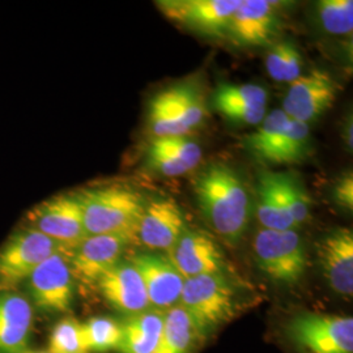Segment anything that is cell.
I'll use <instances>...</instances> for the list:
<instances>
[{"instance_id":"30","label":"cell","mask_w":353,"mask_h":353,"mask_svg":"<svg viewBox=\"0 0 353 353\" xmlns=\"http://www.w3.org/2000/svg\"><path fill=\"white\" fill-rule=\"evenodd\" d=\"M281 189L294 227L303 225L310 214L312 207V201L303 183L292 174L281 173Z\"/></svg>"},{"instance_id":"11","label":"cell","mask_w":353,"mask_h":353,"mask_svg":"<svg viewBox=\"0 0 353 353\" xmlns=\"http://www.w3.org/2000/svg\"><path fill=\"white\" fill-rule=\"evenodd\" d=\"M74 280L70 255L57 252L38 265L26 281L39 310L62 314L70 312L74 303Z\"/></svg>"},{"instance_id":"21","label":"cell","mask_w":353,"mask_h":353,"mask_svg":"<svg viewBox=\"0 0 353 353\" xmlns=\"http://www.w3.org/2000/svg\"><path fill=\"white\" fill-rule=\"evenodd\" d=\"M256 219L263 229L296 230L285 205L281 173L262 172L256 188Z\"/></svg>"},{"instance_id":"7","label":"cell","mask_w":353,"mask_h":353,"mask_svg":"<svg viewBox=\"0 0 353 353\" xmlns=\"http://www.w3.org/2000/svg\"><path fill=\"white\" fill-rule=\"evenodd\" d=\"M290 341L301 353H353V318L303 313L290 319Z\"/></svg>"},{"instance_id":"31","label":"cell","mask_w":353,"mask_h":353,"mask_svg":"<svg viewBox=\"0 0 353 353\" xmlns=\"http://www.w3.org/2000/svg\"><path fill=\"white\" fill-rule=\"evenodd\" d=\"M147 166L165 176H181L190 173L189 169L185 165L181 164L170 156L165 154L164 152L159 151L150 144L147 150V159H145Z\"/></svg>"},{"instance_id":"16","label":"cell","mask_w":353,"mask_h":353,"mask_svg":"<svg viewBox=\"0 0 353 353\" xmlns=\"http://www.w3.org/2000/svg\"><path fill=\"white\" fill-rule=\"evenodd\" d=\"M131 242L121 234L88 236L70 255L74 279L93 285L118 262Z\"/></svg>"},{"instance_id":"32","label":"cell","mask_w":353,"mask_h":353,"mask_svg":"<svg viewBox=\"0 0 353 353\" xmlns=\"http://www.w3.org/2000/svg\"><path fill=\"white\" fill-rule=\"evenodd\" d=\"M334 202L345 211L353 210V176L352 172L348 170L343 173L334 185L332 189Z\"/></svg>"},{"instance_id":"5","label":"cell","mask_w":353,"mask_h":353,"mask_svg":"<svg viewBox=\"0 0 353 353\" xmlns=\"http://www.w3.org/2000/svg\"><path fill=\"white\" fill-rule=\"evenodd\" d=\"M254 259L261 272L281 285H294L307 270V255L296 230L259 229L254 242Z\"/></svg>"},{"instance_id":"22","label":"cell","mask_w":353,"mask_h":353,"mask_svg":"<svg viewBox=\"0 0 353 353\" xmlns=\"http://www.w3.org/2000/svg\"><path fill=\"white\" fill-rule=\"evenodd\" d=\"M207 336L178 303L164 313V325L154 353H194Z\"/></svg>"},{"instance_id":"14","label":"cell","mask_w":353,"mask_h":353,"mask_svg":"<svg viewBox=\"0 0 353 353\" xmlns=\"http://www.w3.org/2000/svg\"><path fill=\"white\" fill-rule=\"evenodd\" d=\"M186 230L185 216L172 198H157L144 203L134 233V243L153 252L170 250Z\"/></svg>"},{"instance_id":"15","label":"cell","mask_w":353,"mask_h":353,"mask_svg":"<svg viewBox=\"0 0 353 353\" xmlns=\"http://www.w3.org/2000/svg\"><path fill=\"white\" fill-rule=\"evenodd\" d=\"M130 263L139 272L152 310L165 313L178 305L185 278L165 252H138Z\"/></svg>"},{"instance_id":"2","label":"cell","mask_w":353,"mask_h":353,"mask_svg":"<svg viewBox=\"0 0 353 353\" xmlns=\"http://www.w3.org/2000/svg\"><path fill=\"white\" fill-rule=\"evenodd\" d=\"M88 236L121 234L134 243V233L144 207L138 191L126 186H105L76 194Z\"/></svg>"},{"instance_id":"27","label":"cell","mask_w":353,"mask_h":353,"mask_svg":"<svg viewBox=\"0 0 353 353\" xmlns=\"http://www.w3.org/2000/svg\"><path fill=\"white\" fill-rule=\"evenodd\" d=\"M318 20L334 36H351L353 30L352 0H322L316 3Z\"/></svg>"},{"instance_id":"23","label":"cell","mask_w":353,"mask_h":353,"mask_svg":"<svg viewBox=\"0 0 353 353\" xmlns=\"http://www.w3.org/2000/svg\"><path fill=\"white\" fill-rule=\"evenodd\" d=\"M164 313L148 309L122 323L121 353H154L163 332Z\"/></svg>"},{"instance_id":"3","label":"cell","mask_w":353,"mask_h":353,"mask_svg":"<svg viewBox=\"0 0 353 353\" xmlns=\"http://www.w3.org/2000/svg\"><path fill=\"white\" fill-rule=\"evenodd\" d=\"M245 145L265 164H300L312 152L310 127L276 109L267 114L258 128L245 138Z\"/></svg>"},{"instance_id":"10","label":"cell","mask_w":353,"mask_h":353,"mask_svg":"<svg viewBox=\"0 0 353 353\" xmlns=\"http://www.w3.org/2000/svg\"><path fill=\"white\" fill-rule=\"evenodd\" d=\"M339 92L341 84L334 76L313 68L290 83L281 110L290 119L310 125L334 106Z\"/></svg>"},{"instance_id":"20","label":"cell","mask_w":353,"mask_h":353,"mask_svg":"<svg viewBox=\"0 0 353 353\" xmlns=\"http://www.w3.org/2000/svg\"><path fill=\"white\" fill-rule=\"evenodd\" d=\"M33 327V309L24 296L0 292V353H24Z\"/></svg>"},{"instance_id":"24","label":"cell","mask_w":353,"mask_h":353,"mask_svg":"<svg viewBox=\"0 0 353 353\" xmlns=\"http://www.w3.org/2000/svg\"><path fill=\"white\" fill-rule=\"evenodd\" d=\"M303 55L290 41L276 42L265 57V68L272 80L293 83L303 75Z\"/></svg>"},{"instance_id":"26","label":"cell","mask_w":353,"mask_h":353,"mask_svg":"<svg viewBox=\"0 0 353 353\" xmlns=\"http://www.w3.org/2000/svg\"><path fill=\"white\" fill-rule=\"evenodd\" d=\"M268 93L256 84L221 83L214 89L212 103L214 110L225 106H265Z\"/></svg>"},{"instance_id":"4","label":"cell","mask_w":353,"mask_h":353,"mask_svg":"<svg viewBox=\"0 0 353 353\" xmlns=\"http://www.w3.org/2000/svg\"><path fill=\"white\" fill-rule=\"evenodd\" d=\"M207 115L202 89L183 81L157 92L148 106V126L153 139L189 135Z\"/></svg>"},{"instance_id":"33","label":"cell","mask_w":353,"mask_h":353,"mask_svg":"<svg viewBox=\"0 0 353 353\" xmlns=\"http://www.w3.org/2000/svg\"><path fill=\"white\" fill-rule=\"evenodd\" d=\"M343 131H344V134H343L344 143L347 144V148H348L350 151H352V118L347 119Z\"/></svg>"},{"instance_id":"13","label":"cell","mask_w":353,"mask_h":353,"mask_svg":"<svg viewBox=\"0 0 353 353\" xmlns=\"http://www.w3.org/2000/svg\"><path fill=\"white\" fill-rule=\"evenodd\" d=\"M283 3L241 0L227 29V37L243 48H263L274 42L280 29Z\"/></svg>"},{"instance_id":"28","label":"cell","mask_w":353,"mask_h":353,"mask_svg":"<svg viewBox=\"0 0 353 353\" xmlns=\"http://www.w3.org/2000/svg\"><path fill=\"white\" fill-rule=\"evenodd\" d=\"M49 353H88L83 323L71 316L58 322L51 331Z\"/></svg>"},{"instance_id":"29","label":"cell","mask_w":353,"mask_h":353,"mask_svg":"<svg viewBox=\"0 0 353 353\" xmlns=\"http://www.w3.org/2000/svg\"><path fill=\"white\" fill-rule=\"evenodd\" d=\"M151 144L159 151L164 152L165 154L185 165L189 172H192L202 161V148L189 135L153 139Z\"/></svg>"},{"instance_id":"25","label":"cell","mask_w":353,"mask_h":353,"mask_svg":"<svg viewBox=\"0 0 353 353\" xmlns=\"http://www.w3.org/2000/svg\"><path fill=\"white\" fill-rule=\"evenodd\" d=\"M83 335L88 352H110L119 350L122 323L110 316H93L83 323Z\"/></svg>"},{"instance_id":"17","label":"cell","mask_w":353,"mask_h":353,"mask_svg":"<svg viewBox=\"0 0 353 353\" xmlns=\"http://www.w3.org/2000/svg\"><path fill=\"white\" fill-rule=\"evenodd\" d=\"M178 272L186 279L221 274L224 255L216 241L202 230L188 229L165 252Z\"/></svg>"},{"instance_id":"8","label":"cell","mask_w":353,"mask_h":353,"mask_svg":"<svg viewBox=\"0 0 353 353\" xmlns=\"http://www.w3.org/2000/svg\"><path fill=\"white\" fill-rule=\"evenodd\" d=\"M57 252H65L57 242L33 228L13 233L0 248V292H11Z\"/></svg>"},{"instance_id":"6","label":"cell","mask_w":353,"mask_h":353,"mask_svg":"<svg viewBox=\"0 0 353 353\" xmlns=\"http://www.w3.org/2000/svg\"><path fill=\"white\" fill-rule=\"evenodd\" d=\"M178 303L205 336L228 322L236 310L234 290L223 274L186 279Z\"/></svg>"},{"instance_id":"34","label":"cell","mask_w":353,"mask_h":353,"mask_svg":"<svg viewBox=\"0 0 353 353\" xmlns=\"http://www.w3.org/2000/svg\"><path fill=\"white\" fill-rule=\"evenodd\" d=\"M24 353H49V352H42V351H26Z\"/></svg>"},{"instance_id":"1","label":"cell","mask_w":353,"mask_h":353,"mask_svg":"<svg viewBox=\"0 0 353 353\" xmlns=\"http://www.w3.org/2000/svg\"><path fill=\"white\" fill-rule=\"evenodd\" d=\"M203 216L214 233L229 245H237L252 217L250 192L242 176L229 165H208L194 182Z\"/></svg>"},{"instance_id":"9","label":"cell","mask_w":353,"mask_h":353,"mask_svg":"<svg viewBox=\"0 0 353 353\" xmlns=\"http://www.w3.org/2000/svg\"><path fill=\"white\" fill-rule=\"evenodd\" d=\"M30 228L57 242L64 252H71L88 237L81 204L76 194H62L38 204L28 214Z\"/></svg>"},{"instance_id":"18","label":"cell","mask_w":353,"mask_h":353,"mask_svg":"<svg viewBox=\"0 0 353 353\" xmlns=\"http://www.w3.org/2000/svg\"><path fill=\"white\" fill-rule=\"evenodd\" d=\"M316 254L330 288L343 297H352V230L348 228L334 229L318 242Z\"/></svg>"},{"instance_id":"12","label":"cell","mask_w":353,"mask_h":353,"mask_svg":"<svg viewBox=\"0 0 353 353\" xmlns=\"http://www.w3.org/2000/svg\"><path fill=\"white\" fill-rule=\"evenodd\" d=\"M241 0H163L157 6L178 26L207 36L227 37L229 21Z\"/></svg>"},{"instance_id":"19","label":"cell","mask_w":353,"mask_h":353,"mask_svg":"<svg viewBox=\"0 0 353 353\" xmlns=\"http://www.w3.org/2000/svg\"><path fill=\"white\" fill-rule=\"evenodd\" d=\"M96 285L105 301L127 316L151 309L143 280L130 261L118 262Z\"/></svg>"}]
</instances>
